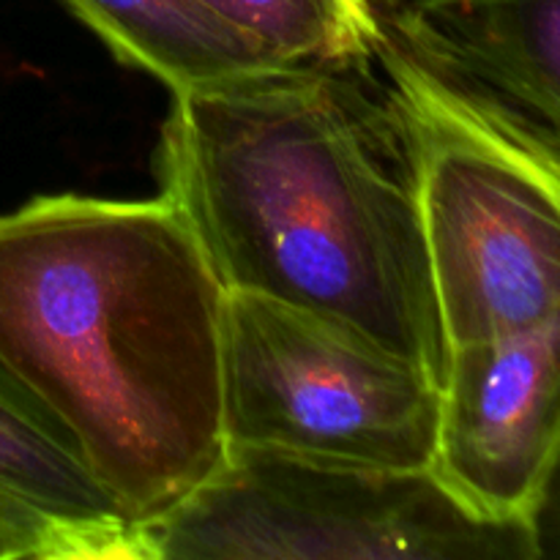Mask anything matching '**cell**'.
Wrapping results in <instances>:
<instances>
[{
    "mask_svg": "<svg viewBox=\"0 0 560 560\" xmlns=\"http://www.w3.org/2000/svg\"><path fill=\"white\" fill-rule=\"evenodd\" d=\"M156 178L228 293L326 317L443 386L413 140L375 49L175 91Z\"/></svg>",
    "mask_w": 560,
    "mask_h": 560,
    "instance_id": "cell-1",
    "label": "cell"
},
{
    "mask_svg": "<svg viewBox=\"0 0 560 560\" xmlns=\"http://www.w3.org/2000/svg\"><path fill=\"white\" fill-rule=\"evenodd\" d=\"M224 306L167 197L63 191L0 213V364L63 421L135 525L224 463Z\"/></svg>",
    "mask_w": 560,
    "mask_h": 560,
    "instance_id": "cell-2",
    "label": "cell"
},
{
    "mask_svg": "<svg viewBox=\"0 0 560 560\" xmlns=\"http://www.w3.org/2000/svg\"><path fill=\"white\" fill-rule=\"evenodd\" d=\"M375 63L413 140L448 350L560 312V148L427 69L386 27Z\"/></svg>",
    "mask_w": 560,
    "mask_h": 560,
    "instance_id": "cell-3",
    "label": "cell"
},
{
    "mask_svg": "<svg viewBox=\"0 0 560 560\" xmlns=\"http://www.w3.org/2000/svg\"><path fill=\"white\" fill-rule=\"evenodd\" d=\"M539 560L525 523L470 512L432 470L228 448L184 501L137 525V560Z\"/></svg>",
    "mask_w": 560,
    "mask_h": 560,
    "instance_id": "cell-4",
    "label": "cell"
},
{
    "mask_svg": "<svg viewBox=\"0 0 560 560\" xmlns=\"http://www.w3.org/2000/svg\"><path fill=\"white\" fill-rule=\"evenodd\" d=\"M441 388L410 361L312 312L228 293L222 424L228 448L432 470Z\"/></svg>",
    "mask_w": 560,
    "mask_h": 560,
    "instance_id": "cell-5",
    "label": "cell"
},
{
    "mask_svg": "<svg viewBox=\"0 0 560 560\" xmlns=\"http://www.w3.org/2000/svg\"><path fill=\"white\" fill-rule=\"evenodd\" d=\"M560 454V312L448 350L432 474L470 512L530 525Z\"/></svg>",
    "mask_w": 560,
    "mask_h": 560,
    "instance_id": "cell-6",
    "label": "cell"
},
{
    "mask_svg": "<svg viewBox=\"0 0 560 560\" xmlns=\"http://www.w3.org/2000/svg\"><path fill=\"white\" fill-rule=\"evenodd\" d=\"M377 20L427 69L560 148V0H416Z\"/></svg>",
    "mask_w": 560,
    "mask_h": 560,
    "instance_id": "cell-7",
    "label": "cell"
},
{
    "mask_svg": "<svg viewBox=\"0 0 560 560\" xmlns=\"http://www.w3.org/2000/svg\"><path fill=\"white\" fill-rule=\"evenodd\" d=\"M0 503L42 528L63 560H137V525L93 476L63 421L3 364Z\"/></svg>",
    "mask_w": 560,
    "mask_h": 560,
    "instance_id": "cell-8",
    "label": "cell"
},
{
    "mask_svg": "<svg viewBox=\"0 0 560 560\" xmlns=\"http://www.w3.org/2000/svg\"><path fill=\"white\" fill-rule=\"evenodd\" d=\"M120 63L170 88L228 80L279 63L262 44L235 31L195 0H60Z\"/></svg>",
    "mask_w": 560,
    "mask_h": 560,
    "instance_id": "cell-9",
    "label": "cell"
},
{
    "mask_svg": "<svg viewBox=\"0 0 560 560\" xmlns=\"http://www.w3.org/2000/svg\"><path fill=\"white\" fill-rule=\"evenodd\" d=\"M279 60L370 58L381 20L364 0H195Z\"/></svg>",
    "mask_w": 560,
    "mask_h": 560,
    "instance_id": "cell-10",
    "label": "cell"
},
{
    "mask_svg": "<svg viewBox=\"0 0 560 560\" xmlns=\"http://www.w3.org/2000/svg\"><path fill=\"white\" fill-rule=\"evenodd\" d=\"M0 560H63L58 545L0 503Z\"/></svg>",
    "mask_w": 560,
    "mask_h": 560,
    "instance_id": "cell-11",
    "label": "cell"
},
{
    "mask_svg": "<svg viewBox=\"0 0 560 560\" xmlns=\"http://www.w3.org/2000/svg\"><path fill=\"white\" fill-rule=\"evenodd\" d=\"M530 534L539 560H560V454L530 512Z\"/></svg>",
    "mask_w": 560,
    "mask_h": 560,
    "instance_id": "cell-12",
    "label": "cell"
},
{
    "mask_svg": "<svg viewBox=\"0 0 560 560\" xmlns=\"http://www.w3.org/2000/svg\"><path fill=\"white\" fill-rule=\"evenodd\" d=\"M366 5L372 9V14H386V11H394V9H402V5H410L416 3V0H364Z\"/></svg>",
    "mask_w": 560,
    "mask_h": 560,
    "instance_id": "cell-13",
    "label": "cell"
}]
</instances>
